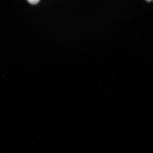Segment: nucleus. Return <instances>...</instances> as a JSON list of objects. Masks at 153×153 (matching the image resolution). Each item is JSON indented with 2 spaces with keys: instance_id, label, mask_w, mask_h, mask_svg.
I'll use <instances>...</instances> for the list:
<instances>
[{
  "instance_id": "f257e3e1",
  "label": "nucleus",
  "mask_w": 153,
  "mask_h": 153,
  "mask_svg": "<svg viewBox=\"0 0 153 153\" xmlns=\"http://www.w3.org/2000/svg\"><path fill=\"white\" fill-rule=\"evenodd\" d=\"M27 1L29 2L32 4H36L39 2L40 0H27Z\"/></svg>"
},
{
  "instance_id": "f03ea898",
  "label": "nucleus",
  "mask_w": 153,
  "mask_h": 153,
  "mask_svg": "<svg viewBox=\"0 0 153 153\" xmlns=\"http://www.w3.org/2000/svg\"><path fill=\"white\" fill-rule=\"evenodd\" d=\"M146 1L148 2H150L151 1H152V0H146Z\"/></svg>"
}]
</instances>
